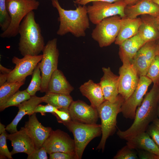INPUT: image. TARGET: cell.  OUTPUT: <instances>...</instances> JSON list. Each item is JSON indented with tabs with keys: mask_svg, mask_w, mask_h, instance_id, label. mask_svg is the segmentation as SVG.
Returning a JSON list of instances; mask_svg holds the SVG:
<instances>
[{
	"mask_svg": "<svg viewBox=\"0 0 159 159\" xmlns=\"http://www.w3.org/2000/svg\"><path fill=\"white\" fill-rule=\"evenodd\" d=\"M11 22V18L6 7V0H0V27L3 32L8 29Z\"/></svg>",
	"mask_w": 159,
	"mask_h": 159,
	"instance_id": "obj_31",
	"label": "cell"
},
{
	"mask_svg": "<svg viewBox=\"0 0 159 159\" xmlns=\"http://www.w3.org/2000/svg\"><path fill=\"white\" fill-rule=\"evenodd\" d=\"M140 0H124L127 5L134 4Z\"/></svg>",
	"mask_w": 159,
	"mask_h": 159,
	"instance_id": "obj_44",
	"label": "cell"
},
{
	"mask_svg": "<svg viewBox=\"0 0 159 159\" xmlns=\"http://www.w3.org/2000/svg\"><path fill=\"white\" fill-rule=\"evenodd\" d=\"M8 74L0 73V86L6 82Z\"/></svg>",
	"mask_w": 159,
	"mask_h": 159,
	"instance_id": "obj_42",
	"label": "cell"
},
{
	"mask_svg": "<svg viewBox=\"0 0 159 159\" xmlns=\"http://www.w3.org/2000/svg\"><path fill=\"white\" fill-rule=\"evenodd\" d=\"M47 153L43 147L36 148L31 153L28 155L27 159H47Z\"/></svg>",
	"mask_w": 159,
	"mask_h": 159,
	"instance_id": "obj_37",
	"label": "cell"
},
{
	"mask_svg": "<svg viewBox=\"0 0 159 159\" xmlns=\"http://www.w3.org/2000/svg\"><path fill=\"white\" fill-rule=\"evenodd\" d=\"M43 102L50 104L58 109H68L73 100L70 95L47 93L42 97Z\"/></svg>",
	"mask_w": 159,
	"mask_h": 159,
	"instance_id": "obj_27",
	"label": "cell"
},
{
	"mask_svg": "<svg viewBox=\"0 0 159 159\" xmlns=\"http://www.w3.org/2000/svg\"><path fill=\"white\" fill-rule=\"evenodd\" d=\"M159 99V86L153 84L137 109L133 123L125 131L119 130L117 134L122 139L128 141L140 133L146 131L151 122L157 118Z\"/></svg>",
	"mask_w": 159,
	"mask_h": 159,
	"instance_id": "obj_1",
	"label": "cell"
},
{
	"mask_svg": "<svg viewBox=\"0 0 159 159\" xmlns=\"http://www.w3.org/2000/svg\"><path fill=\"white\" fill-rule=\"evenodd\" d=\"M24 127L33 140L36 148L42 147L52 130L51 127H44L41 124L36 113L29 116L28 120L25 122Z\"/></svg>",
	"mask_w": 159,
	"mask_h": 159,
	"instance_id": "obj_16",
	"label": "cell"
},
{
	"mask_svg": "<svg viewBox=\"0 0 159 159\" xmlns=\"http://www.w3.org/2000/svg\"><path fill=\"white\" fill-rule=\"evenodd\" d=\"M52 4L58 12L59 22L57 35L62 36L70 33L76 37H84L90 27V20L87 6L78 5L74 10H66L60 5L58 0H52Z\"/></svg>",
	"mask_w": 159,
	"mask_h": 159,
	"instance_id": "obj_2",
	"label": "cell"
},
{
	"mask_svg": "<svg viewBox=\"0 0 159 159\" xmlns=\"http://www.w3.org/2000/svg\"><path fill=\"white\" fill-rule=\"evenodd\" d=\"M153 123L159 128V119L157 118L152 122Z\"/></svg>",
	"mask_w": 159,
	"mask_h": 159,
	"instance_id": "obj_46",
	"label": "cell"
},
{
	"mask_svg": "<svg viewBox=\"0 0 159 159\" xmlns=\"http://www.w3.org/2000/svg\"><path fill=\"white\" fill-rule=\"evenodd\" d=\"M155 18L158 28L159 31V15L155 17Z\"/></svg>",
	"mask_w": 159,
	"mask_h": 159,
	"instance_id": "obj_47",
	"label": "cell"
},
{
	"mask_svg": "<svg viewBox=\"0 0 159 159\" xmlns=\"http://www.w3.org/2000/svg\"><path fill=\"white\" fill-rule=\"evenodd\" d=\"M12 69L7 68L3 66L1 64H0V73L9 74L12 71Z\"/></svg>",
	"mask_w": 159,
	"mask_h": 159,
	"instance_id": "obj_43",
	"label": "cell"
},
{
	"mask_svg": "<svg viewBox=\"0 0 159 159\" xmlns=\"http://www.w3.org/2000/svg\"><path fill=\"white\" fill-rule=\"evenodd\" d=\"M157 47L158 52V55L159 56V39L157 41Z\"/></svg>",
	"mask_w": 159,
	"mask_h": 159,
	"instance_id": "obj_48",
	"label": "cell"
},
{
	"mask_svg": "<svg viewBox=\"0 0 159 159\" xmlns=\"http://www.w3.org/2000/svg\"><path fill=\"white\" fill-rule=\"evenodd\" d=\"M145 43L138 34L124 41L119 45V54L121 60L131 63L136 53Z\"/></svg>",
	"mask_w": 159,
	"mask_h": 159,
	"instance_id": "obj_26",
	"label": "cell"
},
{
	"mask_svg": "<svg viewBox=\"0 0 159 159\" xmlns=\"http://www.w3.org/2000/svg\"><path fill=\"white\" fill-rule=\"evenodd\" d=\"M155 159H159V155H156Z\"/></svg>",
	"mask_w": 159,
	"mask_h": 159,
	"instance_id": "obj_51",
	"label": "cell"
},
{
	"mask_svg": "<svg viewBox=\"0 0 159 159\" xmlns=\"http://www.w3.org/2000/svg\"><path fill=\"white\" fill-rule=\"evenodd\" d=\"M157 42L155 41L145 43L132 59L131 63L139 77L146 75L149 67L158 55Z\"/></svg>",
	"mask_w": 159,
	"mask_h": 159,
	"instance_id": "obj_14",
	"label": "cell"
},
{
	"mask_svg": "<svg viewBox=\"0 0 159 159\" xmlns=\"http://www.w3.org/2000/svg\"><path fill=\"white\" fill-rule=\"evenodd\" d=\"M73 90V87L67 81L63 72L57 69L51 76L46 93H54L70 95Z\"/></svg>",
	"mask_w": 159,
	"mask_h": 159,
	"instance_id": "obj_24",
	"label": "cell"
},
{
	"mask_svg": "<svg viewBox=\"0 0 159 159\" xmlns=\"http://www.w3.org/2000/svg\"><path fill=\"white\" fill-rule=\"evenodd\" d=\"M19 49L21 55L35 56L39 55L45 46L44 38L38 24L35 20L33 11L29 12L20 24Z\"/></svg>",
	"mask_w": 159,
	"mask_h": 159,
	"instance_id": "obj_3",
	"label": "cell"
},
{
	"mask_svg": "<svg viewBox=\"0 0 159 159\" xmlns=\"http://www.w3.org/2000/svg\"><path fill=\"white\" fill-rule=\"evenodd\" d=\"M87 6L90 21L96 25L104 19L115 15L125 16V9L127 5L124 0L113 3L95 1Z\"/></svg>",
	"mask_w": 159,
	"mask_h": 159,
	"instance_id": "obj_9",
	"label": "cell"
},
{
	"mask_svg": "<svg viewBox=\"0 0 159 159\" xmlns=\"http://www.w3.org/2000/svg\"><path fill=\"white\" fill-rule=\"evenodd\" d=\"M41 73L40 68L38 64L32 74V77L30 83L26 89L31 96L35 95L37 92L41 90L42 83Z\"/></svg>",
	"mask_w": 159,
	"mask_h": 159,
	"instance_id": "obj_30",
	"label": "cell"
},
{
	"mask_svg": "<svg viewBox=\"0 0 159 159\" xmlns=\"http://www.w3.org/2000/svg\"><path fill=\"white\" fill-rule=\"evenodd\" d=\"M31 96L26 90L18 91L11 97L3 105L0 107V111H2L11 106L18 107L24 101L29 99Z\"/></svg>",
	"mask_w": 159,
	"mask_h": 159,
	"instance_id": "obj_29",
	"label": "cell"
},
{
	"mask_svg": "<svg viewBox=\"0 0 159 159\" xmlns=\"http://www.w3.org/2000/svg\"><path fill=\"white\" fill-rule=\"evenodd\" d=\"M146 132L159 148V128L153 123L149 125Z\"/></svg>",
	"mask_w": 159,
	"mask_h": 159,
	"instance_id": "obj_36",
	"label": "cell"
},
{
	"mask_svg": "<svg viewBox=\"0 0 159 159\" xmlns=\"http://www.w3.org/2000/svg\"><path fill=\"white\" fill-rule=\"evenodd\" d=\"M6 129L4 125L0 123V134L1 135L4 131H6Z\"/></svg>",
	"mask_w": 159,
	"mask_h": 159,
	"instance_id": "obj_45",
	"label": "cell"
},
{
	"mask_svg": "<svg viewBox=\"0 0 159 159\" xmlns=\"http://www.w3.org/2000/svg\"><path fill=\"white\" fill-rule=\"evenodd\" d=\"M134 149L129 148L127 145L120 149L114 156V159H137L138 154Z\"/></svg>",
	"mask_w": 159,
	"mask_h": 159,
	"instance_id": "obj_33",
	"label": "cell"
},
{
	"mask_svg": "<svg viewBox=\"0 0 159 159\" xmlns=\"http://www.w3.org/2000/svg\"><path fill=\"white\" fill-rule=\"evenodd\" d=\"M7 139L11 142L13 148L11 152L12 155L21 153L28 155L36 149L33 140L24 127H21L15 132L8 134Z\"/></svg>",
	"mask_w": 159,
	"mask_h": 159,
	"instance_id": "obj_17",
	"label": "cell"
},
{
	"mask_svg": "<svg viewBox=\"0 0 159 159\" xmlns=\"http://www.w3.org/2000/svg\"><path fill=\"white\" fill-rule=\"evenodd\" d=\"M146 76L150 78L153 84L159 82V56L157 55L149 67Z\"/></svg>",
	"mask_w": 159,
	"mask_h": 159,
	"instance_id": "obj_32",
	"label": "cell"
},
{
	"mask_svg": "<svg viewBox=\"0 0 159 159\" xmlns=\"http://www.w3.org/2000/svg\"><path fill=\"white\" fill-rule=\"evenodd\" d=\"M66 126L73 134L77 159L82 158L84 150L90 142L102 133L101 125L87 124L71 121Z\"/></svg>",
	"mask_w": 159,
	"mask_h": 159,
	"instance_id": "obj_6",
	"label": "cell"
},
{
	"mask_svg": "<svg viewBox=\"0 0 159 159\" xmlns=\"http://www.w3.org/2000/svg\"><path fill=\"white\" fill-rule=\"evenodd\" d=\"M25 81V80L11 83L6 82L0 86V107L19 91L20 87L24 84Z\"/></svg>",
	"mask_w": 159,
	"mask_h": 159,
	"instance_id": "obj_28",
	"label": "cell"
},
{
	"mask_svg": "<svg viewBox=\"0 0 159 159\" xmlns=\"http://www.w3.org/2000/svg\"><path fill=\"white\" fill-rule=\"evenodd\" d=\"M126 145L130 148L143 150L159 155V148L146 131L138 135L127 141Z\"/></svg>",
	"mask_w": 159,
	"mask_h": 159,
	"instance_id": "obj_25",
	"label": "cell"
},
{
	"mask_svg": "<svg viewBox=\"0 0 159 159\" xmlns=\"http://www.w3.org/2000/svg\"><path fill=\"white\" fill-rule=\"evenodd\" d=\"M42 102V97H38L35 95L20 104L18 106L19 111L17 115L12 121L6 126V130L10 133L17 131V126L22 117L26 115L30 116L34 114L36 107Z\"/></svg>",
	"mask_w": 159,
	"mask_h": 159,
	"instance_id": "obj_20",
	"label": "cell"
},
{
	"mask_svg": "<svg viewBox=\"0 0 159 159\" xmlns=\"http://www.w3.org/2000/svg\"><path fill=\"white\" fill-rule=\"evenodd\" d=\"M141 23V18L122 17L120 30L115 44L119 46L125 41L136 35Z\"/></svg>",
	"mask_w": 159,
	"mask_h": 159,
	"instance_id": "obj_23",
	"label": "cell"
},
{
	"mask_svg": "<svg viewBox=\"0 0 159 159\" xmlns=\"http://www.w3.org/2000/svg\"><path fill=\"white\" fill-rule=\"evenodd\" d=\"M121 61L122 65L119 72L118 91L125 101L136 88L140 77L130 62L125 60Z\"/></svg>",
	"mask_w": 159,
	"mask_h": 159,
	"instance_id": "obj_10",
	"label": "cell"
},
{
	"mask_svg": "<svg viewBox=\"0 0 159 159\" xmlns=\"http://www.w3.org/2000/svg\"><path fill=\"white\" fill-rule=\"evenodd\" d=\"M152 81L146 76L140 77L138 85L132 94L124 101L121 107V112L126 119H134L137 107L141 105Z\"/></svg>",
	"mask_w": 159,
	"mask_h": 159,
	"instance_id": "obj_12",
	"label": "cell"
},
{
	"mask_svg": "<svg viewBox=\"0 0 159 159\" xmlns=\"http://www.w3.org/2000/svg\"><path fill=\"white\" fill-rule=\"evenodd\" d=\"M68 110L72 120L80 123L96 124L99 117L97 108L80 100L73 101Z\"/></svg>",
	"mask_w": 159,
	"mask_h": 159,
	"instance_id": "obj_15",
	"label": "cell"
},
{
	"mask_svg": "<svg viewBox=\"0 0 159 159\" xmlns=\"http://www.w3.org/2000/svg\"><path fill=\"white\" fill-rule=\"evenodd\" d=\"M141 23L138 34L145 43L158 40L159 39V31L155 17L144 15H141Z\"/></svg>",
	"mask_w": 159,
	"mask_h": 159,
	"instance_id": "obj_21",
	"label": "cell"
},
{
	"mask_svg": "<svg viewBox=\"0 0 159 159\" xmlns=\"http://www.w3.org/2000/svg\"><path fill=\"white\" fill-rule=\"evenodd\" d=\"M42 147L49 154L56 152L75 154L74 139L67 133L59 129L52 130Z\"/></svg>",
	"mask_w": 159,
	"mask_h": 159,
	"instance_id": "obj_13",
	"label": "cell"
},
{
	"mask_svg": "<svg viewBox=\"0 0 159 159\" xmlns=\"http://www.w3.org/2000/svg\"><path fill=\"white\" fill-rule=\"evenodd\" d=\"M79 90L89 100L91 105L96 108L105 100L100 83H95L91 80L82 85Z\"/></svg>",
	"mask_w": 159,
	"mask_h": 159,
	"instance_id": "obj_22",
	"label": "cell"
},
{
	"mask_svg": "<svg viewBox=\"0 0 159 159\" xmlns=\"http://www.w3.org/2000/svg\"><path fill=\"white\" fill-rule=\"evenodd\" d=\"M157 116L159 118V99L158 103V105L157 110Z\"/></svg>",
	"mask_w": 159,
	"mask_h": 159,
	"instance_id": "obj_49",
	"label": "cell"
},
{
	"mask_svg": "<svg viewBox=\"0 0 159 159\" xmlns=\"http://www.w3.org/2000/svg\"><path fill=\"white\" fill-rule=\"evenodd\" d=\"M124 12L125 17L131 19L144 15L156 17L159 15V5L152 0H140L134 4L127 5Z\"/></svg>",
	"mask_w": 159,
	"mask_h": 159,
	"instance_id": "obj_19",
	"label": "cell"
},
{
	"mask_svg": "<svg viewBox=\"0 0 159 159\" xmlns=\"http://www.w3.org/2000/svg\"><path fill=\"white\" fill-rule=\"evenodd\" d=\"M7 134L6 131L0 135V159H13L12 155L7 147L6 139Z\"/></svg>",
	"mask_w": 159,
	"mask_h": 159,
	"instance_id": "obj_34",
	"label": "cell"
},
{
	"mask_svg": "<svg viewBox=\"0 0 159 159\" xmlns=\"http://www.w3.org/2000/svg\"><path fill=\"white\" fill-rule=\"evenodd\" d=\"M124 101L119 94L115 101L105 100L97 108L101 120L102 131V138L97 149L103 151L107 139L115 131L117 116L121 112V107Z\"/></svg>",
	"mask_w": 159,
	"mask_h": 159,
	"instance_id": "obj_4",
	"label": "cell"
},
{
	"mask_svg": "<svg viewBox=\"0 0 159 159\" xmlns=\"http://www.w3.org/2000/svg\"><path fill=\"white\" fill-rule=\"evenodd\" d=\"M155 3L159 5V0H152Z\"/></svg>",
	"mask_w": 159,
	"mask_h": 159,
	"instance_id": "obj_50",
	"label": "cell"
},
{
	"mask_svg": "<svg viewBox=\"0 0 159 159\" xmlns=\"http://www.w3.org/2000/svg\"><path fill=\"white\" fill-rule=\"evenodd\" d=\"M50 159H77L75 153L56 152L49 154Z\"/></svg>",
	"mask_w": 159,
	"mask_h": 159,
	"instance_id": "obj_39",
	"label": "cell"
},
{
	"mask_svg": "<svg viewBox=\"0 0 159 159\" xmlns=\"http://www.w3.org/2000/svg\"><path fill=\"white\" fill-rule=\"evenodd\" d=\"M39 4L36 0H6L11 22L6 30L1 34L0 37L10 38L16 36L19 34V27L24 18L31 11L37 9Z\"/></svg>",
	"mask_w": 159,
	"mask_h": 159,
	"instance_id": "obj_5",
	"label": "cell"
},
{
	"mask_svg": "<svg viewBox=\"0 0 159 159\" xmlns=\"http://www.w3.org/2000/svg\"><path fill=\"white\" fill-rule=\"evenodd\" d=\"M123 0H74V2L75 4L82 6L86 5L87 4L95 1H100L113 3Z\"/></svg>",
	"mask_w": 159,
	"mask_h": 159,
	"instance_id": "obj_41",
	"label": "cell"
},
{
	"mask_svg": "<svg viewBox=\"0 0 159 159\" xmlns=\"http://www.w3.org/2000/svg\"><path fill=\"white\" fill-rule=\"evenodd\" d=\"M138 155L141 159H155V155L148 151L143 150H137Z\"/></svg>",
	"mask_w": 159,
	"mask_h": 159,
	"instance_id": "obj_40",
	"label": "cell"
},
{
	"mask_svg": "<svg viewBox=\"0 0 159 159\" xmlns=\"http://www.w3.org/2000/svg\"><path fill=\"white\" fill-rule=\"evenodd\" d=\"M103 75L99 82L105 100L115 101L119 94V76L113 73L109 67L102 68Z\"/></svg>",
	"mask_w": 159,
	"mask_h": 159,
	"instance_id": "obj_18",
	"label": "cell"
},
{
	"mask_svg": "<svg viewBox=\"0 0 159 159\" xmlns=\"http://www.w3.org/2000/svg\"><path fill=\"white\" fill-rule=\"evenodd\" d=\"M57 43V39L56 38L48 41L42 51V57L38 63L42 77L41 92H46L51 76L58 69L59 52Z\"/></svg>",
	"mask_w": 159,
	"mask_h": 159,
	"instance_id": "obj_7",
	"label": "cell"
},
{
	"mask_svg": "<svg viewBox=\"0 0 159 159\" xmlns=\"http://www.w3.org/2000/svg\"><path fill=\"white\" fill-rule=\"evenodd\" d=\"M158 85H159V83H158Z\"/></svg>",
	"mask_w": 159,
	"mask_h": 159,
	"instance_id": "obj_52",
	"label": "cell"
},
{
	"mask_svg": "<svg viewBox=\"0 0 159 159\" xmlns=\"http://www.w3.org/2000/svg\"><path fill=\"white\" fill-rule=\"evenodd\" d=\"M42 57V54L35 56L26 55L21 58L14 57L12 61L15 66L8 74L6 82L11 83L25 80L27 76L32 75Z\"/></svg>",
	"mask_w": 159,
	"mask_h": 159,
	"instance_id": "obj_11",
	"label": "cell"
},
{
	"mask_svg": "<svg viewBox=\"0 0 159 159\" xmlns=\"http://www.w3.org/2000/svg\"><path fill=\"white\" fill-rule=\"evenodd\" d=\"M53 114L56 117L59 122L66 126L72 120L68 109H57Z\"/></svg>",
	"mask_w": 159,
	"mask_h": 159,
	"instance_id": "obj_35",
	"label": "cell"
},
{
	"mask_svg": "<svg viewBox=\"0 0 159 159\" xmlns=\"http://www.w3.org/2000/svg\"><path fill=\"white\" fill-rule=\"evenodd\" d=\"M57 109L56 107L49 104L45 105L39 104L35 108L34 112L36 113H40L42 115H44L46 113L53 114Z\"/></svg>",
	"mask_w": 159,
	"mask_h": 159,
	"instance_id": "obj_38",
	"label": "cell"
},
{
	"mask_svg": "<svg viewBox=\"0 0 159 159\" xmlns=\"http://www.w3.org/2000/svg\"><path fill=\"white\" fill-rule=\"evenodd\" d=\"M122 18L115 15L105 18L96 25L91 37L100 47L109 46L115 42L119 33Z\"/></svg>",
	"mask_w": 159,
	"mask_h": 159,
	"instance_id": "obj_8",
	"label": "cell"
}]
</instances>
